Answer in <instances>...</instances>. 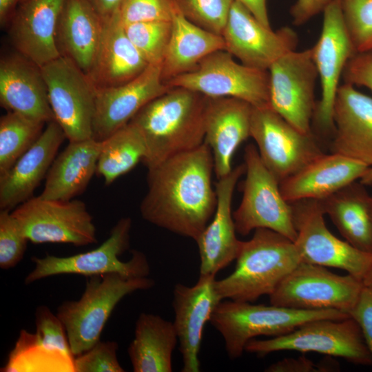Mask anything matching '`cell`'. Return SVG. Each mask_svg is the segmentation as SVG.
I'll return each mask as SVG.
<instances>
[{"instance_id":"cell-1","label":"cell","mask_w":372,"mask_h":372,"mask_svg":"<svg viewBox=\"0 0 372 372\" xmlns=\"http://www.w3.org/2000/svg\"><path fill=\"white\" fill-rule=\"evenodd\" d=\"M213 172V155L206 143L148 169L141 216L157 227L196 240L216 209Z\"/></svg>"},{"instance_id":"cell-2","label":"cell","mask_w":372,"mask_h":372,"mask_svg":"<svg viewBox=\"0 0 372 372\" xmlns=\"http://www.w3.org/2000/svg\"><path fill=\"white\" fill-rule=\"evenodd\" d=\"M207 99L185 88L171 87L132 118L129 123L139 130L145 143L142 163L147 169L205 143Z\"/></svg>"},{"instance_id":"cell-3","label":"cell","mask_w":372,"mask_h":372,"mask_svg":"<svg viewBox=\"0 0 372 372\" xmlns=\"http://www.w3.org/2000/svg\"><path fill=\"white\" fill-rule=\"evenodd\" d=\"M231 273L216 280L221 300L253 302L270 296L301 262L294 242L269 229L254 230L251 239L242 241Z\"/></svg>"},{"instance_id":"cell-4","label":"cell","mask_w":372,"mask_h":372,"mask_svg":"<svg viewBox=\"0 0 372 372\" xmlns=\"http://www.w3.org/2000/svg\"><path fill=\"white\" fill-rule=\"evenodd\" d=\"M349 315L335 309L302 310L270 304L221 300L209 322L220 333L228 357L237 359L248 342L257 336L277 337L319 319L343 320Z\"/></svg>"},{"instance_id":"cell-5","label":"cell","mask_w":372,"mask_h":372,"mask_svg":"<svg viewBox=\"0 0 372 372\" xmlns=\"http://www.w3.org/2000/svg\"><path fill=\"white\" fill-rule=\"evenodd\" d=\"M87 278L81 298L65 301L56 309L74 356L100 340L112 312L125 296L154 285V280L148 277H128L118 273Z\"/></svg>"},{"instance_id":"cell-6","label":"cell","mask_w":372,"mask_h":372,"mask_svg":"<svg viewBox=\"0 0 372 372\" xmlns=\"http://www.w3.org/2000/svg\"><path fill=\"white\" fill-rule=\"evenodd\" d=\"M279 351L315 352L342 358L355 364L372 365V356L361 329L351 317L309 321L282 335L267 340L254 338L245 349L259 357Z\"/></svg>"},{"instance_id":"cell-7","label":"cell","mask_w":372,"mask_h":372,"mask_svg":"<svg viewBox=\"0 0 372 372\" xmlns=\"http://www.w3.org/2000/svg\"><path fill=\"white\" fill-rule=\"evenodd\" d=\"M242 198L233 212L236 232L248 235L259 228L275 231L294 242L297 237L291 205L282 196L279 182L262 163L257 147L245 149Z\"/></svg>"},{"instance_id":"cell-8","label":"cell","mask_w":372,"mask_h":372,"mask_svg":"<svg viewBox=\"0 0 372 372\" xmlns=\"http://www.w3.org/2000/svg\"><path fill=\"white\" fill-rule=\"evenodd\" d=\"M131 227V218H123L113 227L108 238L93 250L67 257L50 254L32 257L34 267L25 278V283L61 274L89 277L118 273L128 277H147L149 265L141 251L132 250L131 258L126 262L119 258L129 248Z\"/></svg>"},{"instance_id":"cell-9","label":"cell","mask_w":372,"mask_h":372,"mask_svg":"<svg viewBox=\"0 0 372 372\" xmlns=\"http://www.w3.org/2000/svg\"><path fill=\"white\" fill-rule=\"evenodd\" d=\"M165 84L208 98L232 97L253 107L269 105V71L238 63L226 50L211 53L194 69L169 79Z\"/></svg>"},{"instance_id":"cell-10","label":"cell","mask_w":372,"mask_h":372,"mask_svg":"<svg viewBox=\"0 0 372 372\" xmlns=\"http://www.w3.org/2000/svg\"><path fill=\"white\" fill-rule=\"evenodd\" d=\"M297 237L293 242L303 262L346 271L362 280L372 265V253L334 236L327 228L320 200L290 203Z\"/></svg>"},{"instance_id":"cell-11","label":"cell","mask_w":372,"mask_h":372,"mask_svg":"<svg viewBox=\"0 0 372 372\" xmlns=\"http://www.w3.org/2000/svg\"><path fill=\"white\" fill-rule=\"evenodd\" d=\"M364 287L352 275L300 262L270 295V304L296 309H335L349 315Z\"/></svg>"},{"instance_id":"cell-12","label":"cell","mask_w":372,"mask_h":372,"mask_svg":"<svg viewBox=\"0 0 372 372\" xmlns=\"http://www.w3.org/2000/svg\"><path fill=\"white\" fill-rule=\"evenodd\" d=\"M250 136L262 163L279 183L324 153L313 132H300L270 105L253 107Z\"/></svg>"},{"instance_id":"cell-13","label":"cell","mask_w":372,"mask_h":372,"mask_svg":"<svg viewBox=\"0 0 372 372\" xmlns=\"http://www.w3.org/2000/svg\"><path fill=\"white\" fill-rule=\"evenodd\" d=\"M11 214L32 243H67L79 247L97 242L93 218L82 200L32 196Z\"/></svg>"},{"instance_id":"cell-14","label":"cell","mask_w":372,"mask_h":372,"mask_svg":"<svg viewBox=\"0 0 372 372\" xmlns=\"http://www.w3.org/2000/svg\"><path fill=\"white\" fill-rule=\"evenodd\" d=\"M54 120L69 142L93 138L96 87L69 59L60 56L41 67Z\"/></svg>"},{"instance_id":"cell-15","label":"cell","mask_w":372,"mask_h":372,"mask_svg":"<svg viewBox=\"0 0 372 372\" xmlns=\"http://www.w3.org/2000/svg\"><path fill=\"white\" fill-rule=\"evenodd\" d=\"M322 12V31L311 48L322 90L312 123L322 137L332 138L333 110L339 81L347 63L356 52L344 23L340 0H332Z\"/></svg>"},{"instance_id":"cell-16","label":"cell","mask_w":372,"mask_h":372,"mask_svg":"<svg viewBox=\"0 0 372 372\" xmlns=\"http://www.w3.org/2000/svg\"><path fill=\"white\" fill-rule=\"evenodd\" d=\"M268 71L270 106L300 132L312 133L318 74L311 48L285 54Z\"/></svg>"},{"instance_id":"cell-17","label":"cell","mask_w":372,"mask_h":372,"mask_svg":"<svg viewBox=\"0 0 372 372\" xmlns=\"http://www.w3.org/2000/svg\"><path fill=\"white\" fill-rule=\"evenodd\" d=\"M36 332L22 329L1 372H74L65 328L46 306L35 311Z\"/></svg>"},{"instance_id":"cell-18","label":"cell","mask_w":372,"mask_h":372,"mask_svg":"<svg viewBox=\"0 0 372 372\" xmlns=\"http://www.w3.org/2000/svg\"><path fill=\"white\" fill-rule=\"evenodd\" d=\"M221 36L226 51L242 64L261 70H268L279 58L296 50L298 42L291 28L273 31L234 0Z\"/></svg>"},{"instance_id":"cell-19","label":"cell","mask_w":372,"mask_h":372,"mask_svg":"<svg viewBox=\"0 0 372 372\" xmlns=\"http://www.w3.org/2000/svg\"><path fill=\"white\" fill-rule=\"evenodd\" d=\"M169 88L162 76V65L149 64L122 85L96 89L93 138L101 141L127 125L146 104Z\"/></svg>"},{"instance_id":"cell-20","label":"cell","mask_w":372,"mask_h":372,"mask_svg":"<svg viewBox=\"0 0 372 372\" xmlns=\"http://www.w3.org/2000/svg\"><path fill=\"white\" fill-rule=\"evenodd\" d=\"M216 276H200L193 286L176 284L173 290V322L182 355V372L200 371L199 352L205 324L223 300L216 289Z\"/></svg>"},{"instance_id":"cell-21","label":"cell","mask_w":372,"mask_h":372,"mask_svg":"<svg viewBox=\"0 0 372 372\" xmlns=\"http://www.w3.org/2000/svg\"><path fill=\"white\" fill-rule=\"evenodd\" d=\"M245 173V163L236 166L216 184L214 214L195 240L200 256V276H214L236 259L242 241L236 237L231 200L236 183Z\"/></svg>"},{"instance_id":"cell-22","label":"cell","mask_w":372,"mask_h":372,"mask_svg":"<svg viewBox=\"0 0 372 372\" xmlns=\"http://www.w3.org/2000/svg\"><path fill=\"white\" fill-rule=\"evenodd\" d=\"M64 2L23 0L9 21V37L17 52L39 67L61 56L56 34Z\"/></svg>"},{"instance_id":"cell-23","label":"cell","mask_w":372,"mask_h":372,"mask_svg":"<svg viewBox=\"0 0 372 372\" xmlns=\"http://www.w3.org/2000/svg\"><path fill=\"white\" fill-rule=\"evenodd\" d=\"M331 153L372 167V97L351 84L339 86L333 110Z\"/></svg>"},{"instance_id":"cell-24","label":"cell","mask_w":372,"mask_h":372,"mask_svg":"<svg viewBox=\"0 0 372 372\" xmlns=\"http://www.w3.org/2000/svg\"><path fill=\"white\" fill-rule=\"evenodd\" d=\"M0 103L37 121L54 120L41 67L18 52L1 59Z\"/></svg>"},{"instance_id":"cell-25","label":"cell","mask_w":372,"mask_h":372,"mask_svg":"<svg viewBox=\"0 0 372 372\" xmlns=\"http://www.w3.org/2000/svg\"><path fill=\"white\" fill-rule=\"evenodd\" d=\"M66 136L53 120L37 141L0 176V209H14L33 196L34 189L47 174Z\"/></svg>"},{"instance_id":"cell-26","label":"cell","mask_w":372,"mask_h":372,"mask_svg":"<svg viewBox=\"0 0 372 372\" xmlns=\"http://www.w3.org/2000/svg\"><path fill=\"white\" fill-rule=\"evenodd\" d=\"M252 110L250 103L239 99L208 98L205 143L211 148L217 179L230 173L235 151L250 136Z\"/></svg>"},{"instance_id":"cell-27","label":"cell","mask_w":372,"mask_h":372,"mask_svg":"<svg viewBox=\"0 0 372 372\" xmlns=\"http://www.w3.org/2000/svg\"><path fill=\"white\" fill-rule=\"evenodd\" d=\"M368 168L343 155L323 153L280 183V190L289 203L305 199L321 200L360 180Z\"/></svg>"},{"instance_id":"cell-28","label":"cell","mask_w":372,"mask_h":372,"mask_svg":"<svg viewBox=\"0 0 372 372\" xmlns=\"http://www.w3.org/2000/svg\"><path fill=\"white\" fill-rule=\"evenodd\" d=\"M103 22L98 50L87 74L96 89L127 83L149 65L129 39L118 12Z\"/></svg>"},{"instance_id":"cell-29","label":"cell","mask_w":372,"mask_h":372,"mask_svg":"<svg viewBox=\"0 0 372 372\" xmlns=\"http://www.w3.org/2000/svg\"><path fill=\"white\" fill-rule=\"evenodd\" d=\"M104 22L87 0H65L56 28L61 56L88 74L102 36Z\"/></svg>"},{"instance_id":"cell-30","label":"cell","mask_w":372,"mask_h":372,"mask_svg":"<svg viewBox=\"0 0 372 372\" xmlns=\"http://www.w3.org/2000/svg\"><path fill=\"white\" fill-rule=\"evenodd\" d=\"M101 141L94 138L69 142L54 158L41 197L70 200L81 194L96 173Z\"/></svg>"},{"instance_id":"cell-31","label":"cell","mask_w":372,"mask_h":372,"mask_svg":"<svg viewBox=\"0 0 372 372\" xmlns=\"http://www.w3.org/2000/svg\"><path fill=\"white\" fill-rule=\"evenodd\" d=\"M218 50H225L223 37L190 21L174 0L171 35L162 63L164 82L192 70L203 59Z\"/></svg>"},{"instance_id":"cell-32","label":"cell","mask_w":372,"mask_h":372,"mask_svg":"<svg viewBox=\"0 0 372 372\" xmlns=\"http://www.w3.org/2000/svg\"><path fill=\"white\" fill-rule=\"evenodd\" d=\"M371 196L365 185L354 181L320 200L346 241L355 247L372 253Z\"/></svg>"},{"instance_id":"cell-33","label":"cell","mask_w":372,"mask_h":372,"mask_svg":"<svg viewBox=\"0 0 372 372\" xmlns=\"http://www.w3.org/2000/svg\"><path fill=\"white\" fill-rule=\"evenodd\" d=\"M178 342L173 322L158 315L141 313L127 353L134 372H171Z\"/></svg>"},{"instance_id":"cell-34","label":"cell","mask_w":372,"mask_h":372,"mask_svg":"<svg viewBox=\"0 0 372 372\" xmlns=\"http://www.w3.org/2000/svg\"><path fill=\"white\" fill-rule=\"evenodd\" d=\"M146 154L143 137L139 130L128 123L101 141L96 174L106 185L132 170Z\"/></svg>"},{"instance_id":"cell-35","label":"cell","mask_w":372,"mask_h":372,"mask_svg":"<svg viewBox=\"0 0 372 372\" xmlns=\"http://www.w3.org/2000/svg\"><path fill=\"white\" fill-rule=\"evenodd\" d=\"M46 123L8 111L0 118V176L37 141Z\"/></svg>"},{"instance_id":"cell-36","label":"cell","mask_w":372,"mask_h":372,"mask_svg":"<svg viewBox=\"0 0 372 372\" xmlns=\"http://www.w3.org/2000/svg\"><path fill=\"white\" fill-rule=\"evenodd\" d=\"M124 28L149 64L162 65L171 35L172 21L134 23L124 25Z\"/></svg>"},{"instance_id":"cell-37","label":"cell","mask_w":372,"mask_h":372,"mask_svg":"<svg viewBox=\"0 0 372 372\" xmlns=\"http://www.w3.org/2000/svg\"><path fill=\"white\" fill-rule=\"evenodd\" d=\"M340 3L355 52L372 50V0H340Z\"/></svg>"},{"instance_id":"cell-38","label":"cell","mask_w":372,"mask_h":372,"mask_svg":"<svg viewBox=\"0 0 372 372\" xmlns=\"http://www.w3.org/2000/svg\"><path fill=\"white\" fill-rule=\"evenodd\" d=\"M183 14L203 28L222 35L234 0H176Z\"/></svg>"},{"instance_id":"cell-39","label":"cell","mask_w":372,"mask_h":372,"mask_svg":"<svg viewBox=\"0 0 372 372\" xmlns=\"http://www.w3.org/2000/svg\"><path fill=\"white\" fill-rule=\"evenodd\" d=\"M28 239L10 211H0V267H14L23 259Z\"/></svg>"},{"instance_id":"cell-40","label":"cell","mask_w":372,"mask_h":372,"mask_svg":"<svg viewBox=\"0 0 372 372\" xmlns=\"http://www.w3.org/2000/svg\"><path fill=\"white\" fill-rule=\"evenodd\" d=\"M118 344L115 341H101L74 356V372H123L116 355Z\"/></svg>"},{"instance_id":"cell-41","label":"cell","mask_w":372,"mask_h":372,"mask_svg":"<svg viewBox=\"0 0 372 372\" xmlns=\"http://www.w3.org/2000/svg\"><path fill=\"white\" fill-rule=\"evenodd\" d=\"M174 0H124L118 11L124 25L172 21Z\"/></svg>"},{"instance_id":"cell-42","label":"cell","mask_w":372,"mask_h":372,"mask_svg":"<svg viewBox=\"0 0 372 372\" xmlns=\"http://www.w3.org/2000/svg\"><path fill=\"white\" fill-rule=\"evenodd\" d=\"M342 77L346 83L372 92V50L355 52L347 63Z\"/></svg>"},{"instance_id":"cell-43","label":"cell","mask_w":372,"mask_h":372,"mask_svg":"<svg viewBox=\"0 0 372 372\" xmlns=\"http://www.w3.org/2000/svg\"><path fill=\"white\" fill-rule=\"evenodd\" d=\"M349 316L359 325L372 356V288L364 285Z\"/></svg>"},{"instance_id":"cell-44","label":"cell","mask_w":372,"mask_h":372,"mask_svg":"<svg viewBox=\"0 0 372 372\" xmlns=\"http://www.w3.org/2000/svg\"><path fill=\"white\" fill-rule=\"evenodd\" d=\"M332 0H296L291 8V15L295 25H301L324 11Z\"/></svg>"},{"instance_id":"cell-45","label":"cell","mask_w":372,"mask_h":372,"mask_svg":"<svg viewBox=\"0 0 372 372\" xmlns=\"http://www.w3.org/2000/svg\"><path fill=\"white\" fill-rule=\"evenodd\" d=\"M269 372H310L320 371L318 364L304 356L298 358H286L270 365Z\"/></svg>"},{"instance_id":"cell-46","label":"cell","mask_w":372,"mask_h":372,"mask_svg":"<svg viewBox=\"0 0 372 372\" xmlns=\"http://www.w3.org/2000/svg\"><path fill=\"white\" fill-rule=\"evenodd\" d=\"M103 21L112 18L124 0H87Z\"/></svg>"},{"instance_id":"cell-47","label":"cell","mask_w":372,"mask_h":372,"mask_svg":"<svg viewBox=\"0 0 372 372\" xmlns=\"http://www.w3.org/2000/svg\"><path fill=\"white\" fill-rule=\"evenodd\" d=\"M244 6L261 23L271 28L267 0H234Z\"/></svg>"},{"instance_id":"cell-48","label":"cell","mask_w":372,"mask_h":372,"mask_svg":"<svg viewBox=\"0 0 372 372\" xmlns=\"http://www.w3.org/2000/svg\"><path fill=\"white\" fill-rule=\"evenodd\" d=\"M23 0H0V23L4 25L12 16L15 9Z\"/></svg>"},{"instance_id":"cell-49","label":"cell","mask_w":372,"mask_h":372,"mask_svg":"<svg viewBox=\"0 0 372 372\" xmlns=\"http://www.w3.org/2000/svg\"><path fill=\"white\" fill-rule=\"evenodd\" d=\"M361 183L366 185H372V167H369L359 180Z\"/></svg>"},{"instance_id":"cell-50","label":"cell","mask_w":372,"mask_h":372,"mask_svg":"<svg viewBox=\"0 0 372 372\" xmlns=\"http://www.w3.org/2000/svg\"><path fill=\"white\" fill-rule=\"evenodd\" d=\"M365 287L372 288V265L362 280Z\"/></svg>"},{"instance_id":"cell-51","label":"cell","mask_w":372,"mask_h":372,"mask_svg":"<svg viewBox=\"0 0 372 372\" xmlns=\"http://www.w3.org/2000/svg\"><path fill=\"white\" fill-rule=\"evenodd\" d=\"M371 211H372V196H371Z\"/></svg>"}]
</instances>
